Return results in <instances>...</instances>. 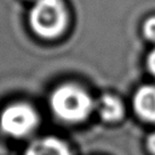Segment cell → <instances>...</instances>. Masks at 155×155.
<instances>
[{"instance_id":"6da1fadb","label":"cell","mask_w":155,"mask_h":155,"mask_svg":"<svg viewBox=\"0 0 155 155\" xmlns=\"http://www.w3.org/2000/svg\"><path fill=\"white\" fill-rule=\"evenodd\" d=\"M50 108L58 120L67 124H79L90 116L94 103L91 96L80 86L64 84L51 93Z\"/></svg>"},{"instance_id":"7a4b0ae2","label":"cell","mask_w":155,"mask_h":155,"mask_svg":"<svg viewBox=\"0 0 155 155\" xmlns=\"http://www.w3.org/2000/svg\"><path fill=\"white\" fill-rule=\"evenodd\" d=\"M67 23V12L61 0H38L30 11V27L42 38H54Z\"/></svg>"},{"instance_id":"3957f363","label":"cell","mask_w":155,"mask_h":155,"mask_svg":"<svg viewBox=\"0 0 155 155\" xmlns=\"http://www.w3.org/2000/svg\"><path fill=\"white\" fill-rule=\"evenodd\" d=\"M38 125V111L28 103H12L0 113V130L12 138L27 137Z\"/></svg>"},{"instance_id":"277c9868","label":"cell","mask_w":155,"mask_h":155,"mask_svg":"<svg viewBox=\"0 0 155 155\" xmlns=\"http://www.w3.org/2000/svg\"><path fill=\"white\" fill-rule=\"evenodd\" d=\"M23 155H73L69 145L54 136H44L31 140Z\"/></svg>"},{"instance_id":"5b68a950","label":"cell","mask_w":155,"mask_h":155,"mask_svg":"<svg viewBox=\"0 0 155 155\" xmlns=\"http://www.w3.org/2000/svg\"><path fill=\"white\" fill-rule=\"evenodd\" d=\"M136 115L147 122H155V86L139 87L132 99Z\"/></svg>"},{"instance_id":"8992f818","label":"cell","mask_w":155,"mask_h":155,"mask_svg":"<svg viewBox=\"0 0 155 155\" xmlns=\"http://www.w3.org/2000/svg\"><path fill=\"white\" fill-rule=\"evenodd\" d=\"M96 107L98 110V115L105 122H116L121 120L125 114L121 101L110 93L101 96V98L96 103Z\"/></svg>"},{"instance_id":"52a82bcc","label":"cell","mask_w":155,"mask_h":155,"mask_svg":"<svg viewBox=\"0 0 155 155\" xmlns=\"http://www.w3.org/2000/svg\"><path fill=\"white\" fill-rule=\"evenodd\" d=\"M144 35L150 41H155V17H150L145 23L143 28Z\"/></svg>"},{"instance_id":"ba28073f","label":"cell","mask_w":155,"mask_h":155,"mask_svg":"<svg viewBox=\"0 0 155 155\" xmlns=\"http://www.w3.org/2000/svg\"><path fill=\"white\" fill-rule=\"evenodd\" d=\"M147 67H148L149 71L151 73V75L155 76V48L149 53V56L147 58Z\"/></svg>"},{"instance_id":"9c48e42d","label":"cell","mask_w":155,"mask_h":155,"mask_svg":"<svg viewBox=\"0 0 155 155\" xmlns=\"http://www.w3.org/2000/svg\"><path fill=\"white\" fill-rule=\"evenodd\" d=\"M147 149L149 150L150 154L155 155V131H153L148 137H147Z\"/></svg>"}]
</instances>
